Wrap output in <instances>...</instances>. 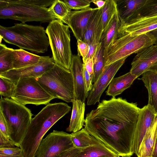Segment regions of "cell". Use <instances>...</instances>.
I'll use <instances>...</instances> for the list:
<instances>
[{
  "label": "cell",
  "instance_id": "1",
  "mask_svg": "<svg viewBox=\"0 0 157 157\" xmlns=\"http://www.w3.org/2000/svg\"><path fill=\"white\" fill-rule=\"evenodd\" d=\"M140 109L136 103L121 98L103 100L86 114L84 128L118 156H132Z\"/></svg>",
  "mask_w": 157,
  "mask_h": 157
},
{
  "label": "cell",
  "instance_id": "2",
  "mask_svg": "<svg viewBox=\"0 0 157 157\" xmlns=\"http://www.w3.org/2000/svg\"><path fill=\"white\" fill-rule=\"evenodd\" d=\"M71 110V107L63 102L49 103L32 118L20 146L24 157H36L38 147L45 134Z\"/></svg>",
  "mask_w": 157,
  "mask_h": 157
},
{
  "label": "cell",
  "instance_id": "3",
  "mask_svg": "<svg viewBox=\"0 0 157 157\" xmlns=\"http://www.w3.org/2000/svg\"><path fill=\"white\" fill-rule=\"evenodd\" d=\"M55 0H0V18L22 23L35 21L50 23L59 19L50 7Z\"/></svg>",
  "mask_w": 157,
  "mask_h": 157
},
{
  "label": "cell",
  "instance_id": "4",
  "mask_svg": "<svg viewBox=\"0 0 157 157\" xmlns=\"http://www.w3.org/2000/svg\"><path fill=\"white\" fill-rule=\"evenodd\" d=\"M46 34L44 28L41 26L22 23L9 27L0 25V37L5 42L37 53L48 51L50 44Z\"/></svg>",
  "mask_w": 157,
  "mask_h": 157
},
{
  "label": "cell",
  "instance_id": "5",
  "mask_svg": "<svg viewBox=\"0 0 157 157\" xmlns=\"http://www.w3.org/2000/svg\"><path fill=\"white\" fill-rule=\"evenodd\" d=\"M155 42L154 37L150 32L135 36L118 33L108 47L104 49L105 66L137 53Z\"/></svg>",
  "mask_w": 157,
  "mask_h": 157
},
{
  "label": "cell",
  "instance_id": "6",
  "mask_svg": "<svg viewBox=\"0 0 157 157\" xmlns=\"http://www.w3.org/2000/svg\"><path fill=\"white\" fill-rule=\"evenodd\" d=\"M0 110L9 127L10 139L20 147L27 132L33 114L30 109L11 98L0 100Z\"/></svg>",
  "mask_w": 157,
  "mask_h": 157
},
{
  "label": "cell",
  "instance_id": "7",
  "mask_svg": "<svg viewBox=\"0 0 157 157\" xmlns=\"http://www.w3.org/2000/svg\"><path fill=\"white\" fill-rule=\"evenodd\" d=\"M69 27L61 20L51 21L45 30L56 64L70 70L72 54Z\"/></svg>",
  "mask_w": 157,
  "mask_h": 157
},
{
  "label": "cell",
  "instance_id": "8",
  "mask_svg": "<svg viewBox=\"0 0 157 157\" xmlns=\"http://www.w3.org/2000/svg\"><path fill=\"white\" fill-rule=\"evenodd\" d=\"M43 88L54 98L72 102L74 99L73 77L69 70L55 64L36 78Z\"/></svg>",
  "mask_w": 157,
  "mask_h": 157
},
{
  "label": "cell",
  "instance_id": "9",
  "mask_svg": "<svg viewBox=\"0 0 157 157\" xmlns=\"http://www.w3.org/2000/svg\"><path fill=\"white\" fill-rule=\"evenodd\" d=\"M11 99L23 105L32 104L47 105L54 98L50 94L34 77L20 80L15 85Z\"/></svg>",
  "mask_w": 157,
  "mask_h": 157
},
{
  "label": "cell",
  "instance_id": "10",
  "mask_svg": "<svg viewBox=\"0 0 157 157\" xmlns=\"http://www.w3.org/2000/svg\"><path fill=\"white\" fill-rule=\"evenodd\" d=\"M74 147L71 134L54 130L41 140L36 157H58Z\"/></svg>",
  "mask_w": 157,
  "mask_h": 157
},
{
  "label": "cell",
  "instance_id": "11",
  "mask_svg": "<svg viewBox=\"0 0 157 157\" xmlns=\"http://www.w3.org/2000/svg\"><path fill=\"white\" fill-rule=\"evenodd\" d=\"M52 57L42 56L37 63L19 69H13L0 74V76L11 81L15 85L20 79L27 78H36L52 68L55 64Z\"/></svg>",
  "mask_w": 157,
  "mask_h": 157
},
{
  "label": "cell",
  "instance_id": "12",
  "mask_svg": "<svg viewBox=\"0 0 157 157\" xmlns=\"http://www.w3.org/2000/svg\"><path fill=\"white\" fill-rule=\"evenodd\" d=\"M126 59H120L105 67L101 75L93 84L91 89L89 92L87 98V105H94L99 101L103 93L123 64Z\"/></svg>",
  "mask_w": 157,
  "mask_h": 157
},
{
  "label": "cell",
  "instance_id": "13",
  "mask_svg": "<svg viewBox=\"0 0 157 157\" xmlns=\"http://www.w3.org/2000/svg\"><path fill=\"white\" fill-rule=\"evenodd\" d=\"M156 114L154 108L148 104L140 108L133 139L132 149L133 154L138 155L144 136Z\"/></svg>",
  "mask_w": 157,
  "mask_h": 157
},
{
  "label": "cell",
  "instance_id": "14",
  "mask_svg": "<svg viewBox=\"0 0 157 157\" xmlns=\"http://www.w3.org/2000/svg\"><path fill=\"white\" fill-rule=\"evenodd\" d=\"M157 29V15L139 16L122 23L118 33H128L132 36L149 33Z\"/></svg>",
  "mask_w": 157,
  "mask_h": 157
},
{
  "label": "cell",
  "instance_id": "15",
  "mask_svg": "<svg viewBox=\"0 0 157 157\" xmlns=\"http://www.w3.org/2000/svg\"><path fill=\"white\" fill-rule=\"evenodd\" d=\"M97 8L89 7L80 10L71 11L67 18L62 21L69 26L77 40L83 41L87 26Z\"/></svg>",
  "mask_w": 157,
  "mask_h": 157
},
{
  "label": "cell",
  "instance_id": "16",
  "mask_svg": "<svg viewBox=\"0 0 157 157\" xmlns=\"http://www.w3.org/2000/svg\"><path fill=\"white\" fill-rule=\"evenodd\" d=\"M137 54L131 63L129 72L138 77L157 62V44L149 46Z\"/></svg>",
  "mask_w": 157,
  "mask_h": 157
},
{
  "label": "cell",
  "instance_id": "17",
  "mask_svg": "<svg viewBox=\"0 0 157 157\" xmlns=\"http://www.w3.org/2000/svg\"><path fill=\"white\" fill-rule=\"evenodd\" d=\"M83 66L82 60L78 55H73L70 70L72 74L74 88V98L85 102L87 98L88 91L84 79Z\"/></svg>",
  "mask_w": 157,
  "mask_h": 157
},
{
  "label": "cell",
  "instance_id": "18",
  "mask_svg": "<svg viewBox=\"0 0 157 157\" xmlns=\"http://www.w3.org/2000/svg\"><path fill=\"white\" fill-rule=\"evenodd\" d=\"M137 76L129 72L117 78H113L106 91V95L113 97L121 94L124 90L130 87Z\"/></svg>",
  "mask_w": 157,
  "mask_h": 157
},
{
  "label": "cell",
  "instance_id": "19",
  "mask_svg": "<svg viewBox=\"0 0 157 157\" xmlns=\"http://www.w3.org/2000/svg\"><path fill=\"white\" fill-rule=\"evenodd\" d=\"M141 78L148 94V104L152 106L157 114V71L149 70L143 73Z\"/></svg>",
  "mask_w": 157,
  "mask_h": 157
},
{
  "label": "cell",
  "instance_id": "20",
  "mask_svg": "<svg viewBox=\"0 0 157 157\" xmlns=\"http://www.w3.org/2000/svg\"><path fill=\"white\" fill-rule=\"evenodd\" d=\"M72 103L71 117L69 125L66 131L75 132L82 129L84 126L85 104L78 100L74 99Z\"/></svg>",
  "mask_w": 157,
  "mask_h": 157
},
{
  "label": "cell",
  "instance_id": "21",
  "mask_svg": "<svg viewBox=\"0 0 157 157\" xmlns=\"http://www.w3.org/2000/svg\"><path fill=\"white\" fill-rule=\"evenodd\" d=\"M157 137V114L144 136L137 155V157H151Z\"/></svg>",
  "mask_w": 157,
  "mask_h": 157
},
{
  "label": "cell",
  "instance_id": "22",
  "mask_svg": "<svg viewBox=\"0 0 157 157\" xmlns=\"http://www.w3.org/2000/svg\"><path fill=\"white\" fill-rule=\"evenodd\" d=\"M117 13L125 22L146 4L147 0H115Z\"/></svg>",
  "mask_w": 157,
  "mask_h": 157
},
{
  "label": "cell",
  "instance_id": "23",
  "mask_svg": "<svg viewBox=\"0 0 157 157\" xmlns=\"http://www.w3.org/2000/svg\"><path fill=\"white\" fill-rule=\"evenodd\" d=\"M14 69H19L38 63L42 56H40L22 49H13Z\"/></svg>",
  "mask_w": 157,
  "mask_h": 157
},
{
  "label": "cell",
  "instance_id": "24",
  "mask_svg": "<svg viewBox=\"0 0 157 157\" xmlns=\"http://www.w3.org/2000/svg\"><path fill=\"white\" fill-rule=\"evenodd\" d=\"M122 23V20L117 11L101 37L100 42H101L104 49L108 47L117 35Z\"/></svg>",
  "mask_w": 157,
  "mask_h": 157
},
{
  "label": "cell",
  "instance_id": "25",
  "mask_svg": "<svg viewBox=\"0 0 157 157\" xmlns=\"http://www.w3.org/2000/svg\"><path fill=\"white\" fill-rule=\"evenodd\" d=\"M102 143L83 148L76 157H118Z\"/></svg>",
  "mask_w": 157,
  "mask_h": 157
},
{
  "label": "cell",
  "instance_id": "26",
  "mask_svg": "<svg viewBox=\"0 0 157 157\" xmlns=\"http://www.w3.org/2000/svg\"><path fill=\"white\" fill-rule=\"evenodd\" d=\"M72 142L75 147L85 148L101 143L91 136L84 128L71 134Z\"/></svg>",
  "mask_w": 157,
  "mask_h": 157
},
{
  "label": "cell",
  "instance_id": "27",
  "mask_svg": "<svg viewBox=\"0 0 157 157\" xmlns=\"http://www.w3.org/2000/svg\"><path fill=\"white\" fill-rule=\"evenodd\" d=\"M102 8L99 9L97 8L92 16L86 27L83 41L88 45L96 39V33L98 22L101 16Z\"/></svg>",
  "mask_w": 157,
  "mask_h": 157
},
{
  "label": "cell",
  "instance_id": "28",
  "mask_svg": "<svg viewBox=\"0 0 157 157\" xmlns=\"http://www.w3.org/2000/svg\"><path fill=\"white\" fill-rule=\"evenodd\" d=\"M13 49L0 44V74L14 69Z\"/></svg>",
  "mask_w": 157,
  "mask_h": 157
},
{
  "label": "cell",
  "instance_id": "29",
  "mask_svg": "<svg viewBox=\"0 0 157 157\" xmlns=\"http://www.w3.org/2000/svg\"><path fill=\"white\" fill-rule=\"evenodd\" d=\"M93 60L94 76L92 83H94L98 80L105 67L104 48L101 42L98 44Z\"/></svg>",
  "mask_w": 157,
  "mask_h": 157
},
{
  "label": "cell",
  "instance_id": "30",
  "mask_svg": "<svg viewBox=\"0 0 157 157\" xmlns=\"http://www.w3.org/2000/svg\"><path fill=\"white\" fill-rule=\"evenodd\" d=\"M105 1V3L102 7L101 16L103 33L117 12V4L115 0Z\"/></svg>",
  "mask_w": 157,
  "mask_h": 157
},
{
  "label": "cell",
  "instance_id": "31",
  "mask_svg": "<svg viewBox=\"0 0 157 157\" xmlns=\"http://www.w3.org/2000/svg\"><path fill=\"white\" fill-rule=\"evenodd\" d=\"M155 15H157V0H147L145 5L127 21L137 16Z\"/></svg>",
  "mask_w": 157,
  "mask_h": 157
},
{
  "label": "cell",
  "instance_id": "32",
  "mask_svg": "<svg viewBox=\"0 0 157 157\" xmlns=\"http://www.w3.org/2000/svg\"><path fill=\"white\" fill-rule=\"evenodd\" d=\"M50 7L62 21L67 18L71 11L63 0H55Z\"/></svg>",
  "mask_w": 157,
  "mask_h": 157
},
{
  "label": "cell",
  "instance_id": "33",
  "mask_svg": "<svg viewBox=\"0 0 157 157\" xmlns=\"http://www.w3.org/2000/svg\"><path fill=\"white\" fill-rule=\"evenodd\" d=\"M15 85L10 80L0 76V93L5 98H10Z\"/></svg>",
  "mask_w": 157,
  "mask_h": 157
},
{
  "label": "cell",
  "instance_id": "34",
  "mask_svg": "<svg viewBox=\"0 0 157 157\" xmlns=\"http://www.w3.org/2000/svg\"><path fill=\"white\" fill-rule=\"evenodd\" d=\"M71 9L82 10L89 7L92 0H63Z\"/></svg>",
  "mask_w": 157,
  "mask_h": 157
},
{
  "label": "cell",
  "instance_id": "35",
  "mask_svg": "<svg viewBox=\"0 0 157 157\" xmlns=\"http://www.w3.org/2000/svg\"><path fill=\"white\" fill-rule=\"evenodd\" d=\"M77 41L78 55L82 58L83 62L86 60L89 50V45L83 41L78 40Z\"/></svg>",
  "mask_w": 157,
  "mask_h": 157
},
{
  "label": "cell",
  "instance_id": "36",
  "mask_svg": "<svg viewBox=\"0 0 157 157\" xmlns=\"http://www.w3.org/2000/svg\"><path fill=\"white\" fill-rule=\"evenodd\" d=\"M0 133L6 138L10 139V131L9 125L2 112L0 110Z\"/></svg>",
  "mask_w": 157,
  "mask_h": 157
},
{
  "label": "cell",
  "instance_id": "37",
  "mask_svg": "<svg viewBox=\"0 0 157 157\" xmlns=\"http://www.w3.org/2000/svg\"><path fill=\"white\" fill-rule=\"evenodd\" d=\"M22 152L18 147H0V154L8 156H16Z\"/></svg>",
  "mask_w": 157,
  "mask_h": 157
},
{
  "label": "cell",
  "instance_id": "38",
  "mask_svg": "<svg viewBox=\"0 0 157 157\" xmlns=\"http://www.w3.org/2000/svg\"><path fill=\"white\" fill-rule=\"evenodd\" d=\"M84 148H78L75 147L63 152L58 157H76Z\"/></svg>",
  "mask_w": 157,
  "mask_h": 157
},
{
  "label": "cell",
  "instance_id": "39",
  "mask_svg": "<svg viewBox=\"0 0 157 157\" xmlns=\"http://www.w3.org/2000/svg\"><path fill=\"white\" fill-rule=\"evenodd\" d=\"M83 63L85 68L90 74L92 82L94 76V64L93 59H87Z\"/></svg>",
  "mask_w": 157,
  "mask_h": 157
},
{
  "label": "cell",
  "instance_id": "40",
  "mask_svg": "<svg viewBox=\"0 0 157 157\" xmlns=\"http://www.w3.org/2000/svg\"><path fill=\"white\" fill-rule=\"evenodd\" d=\"M83 73L84 82L87 90L89 92L91 89L93 84L91 79L90 74L85 68L84 65L83 66Z\"/></svg>",
  "mask_w": 157,
  "mask_h": 157
},
{
  "label": "cell",
  "instance_id": "41",
  "mask_svg": "<svg viewBox=\"0 0 157 157\" xmlns=\"http://www.w3.org/2000/svg\"><path fill=\"white\" fill-rule=\"evenodd\" d=\"M15 145L12 141L0 133V147H13Z\"/></svg>",
  "mask_w": 157,
  "mask_h": 157
},
{
  "label": "cell",
  "instance_id": "42",
  "mask_svg": "<svg viewBox=\"0 0 157 157\" xmlns=\"http://www.w3.org/2000/svg\"><path fill=\"white\" fill-rule=\"evenodd\" d=\"M99 42H98L96 39L89 45V50L86 59H93Z\"/></svg>",
  "mask_w": 157,
  "mask_h": 157
},
{
  "label": "cell",
  "instance_id": "43",
  "mask_svg": "<svg viewBox=\"0 0 157 157\" xmlns=\"http://www.w3.org/2000/svg\"><path fill=\"white\" fill-rule=\"evenodd\" d=\"M92 2L96 5L98 8L100 9L104 6L105 3V1L102 0H93Z\"/></svg>",
  "mask_w": 157,
  "mask_h": 157
},
{
  "label": "cell",
  "instance_id": "44",
  "mask_svg": "<svg viewBox=\"0 0 157 157\" xmlns=\"http://www.w3.org/2000/svg\"><path fill=\"white\" fill-rule=\"evenodd\" d=\"M151 157H157V137L153 147Z\"/></svg>",
  "mask_w": 157,
  "mask_h": 157
},
{
  "label": "cell",
  "instance_id": "45",
  "mask_svg": "<svg viewBox=\"0 0 157 157\" xmlns=\"http://www.w3.org/2000/svg\"><path fill=\"white\" fill-rule=\"evenodd\" d=\"M154 36L155 39V42L154 44H157V29L150 32Z\"/></svg>",
  "mask_w": 157,
  "mask_h": 157
},
{
  "label": "cell",
  "instance_id": "46",
  "mask_svg": "<svg viewBox=\"0 0 157 157\" xmlns=\"http://www.w3.org/2000/svg\"><path fill=\"white\" fill-rule=\"evenodd\" d=\"M0 157H24L23 153L22 152L19 155L16 156H8L0 154Z\"/></svg>",
  "mask_w": 157,
  "mask_h": 157
},
{
  "label": "cell",
  "instance_id": "47",
  "mask_svg": "<svg viewBox=\"0 0 157 157\" xmlns=\"http://www.w3.org/2000/svg\"><path fill=\"white\" fill-rule=\"evenodd\" d=\"M157 70V62L153 64L148 70Z\"/></svg>",
  "mask_w": 157,
  "mask_h": 157
},
{
  "label": "cell",
  "instance_id": "48",
  "mask_svg": "<svg viewBox=\"0 0 157 157\" xmlns=\"http://www.w3.org/2000/svg\"><path fill=\"white\" fill-rule=\"evenodd\" d=\"M131 155H127L125 156H123L122 157H131Z\"/></svg>",
  "mask_w": 157,
  "mask_h": 157
},
{
  "label": "cell",
  "instance_id": "49",
  "mask_svg": "<svg viewBox=\"0 0 157 157\" xmlns=\"http://www.w3.org/2000/svg\"><path fill=\"white\" fill-rule=\"evenodd\" d=\"M155 71H157V70H155Z\"/></svg>",
  "mask_w": 157,
  "mask_h": 157
},
{
  "label": "cell",
  "instance_id": "50",
  "mask_svg": "<svg viewBox=\"0 0 157 157\" xmlns=\"http://www.w3.org/2000/svg\"></svg>",
  "mask_w": 157,
  "mask_h": 157
}]
</instances>
